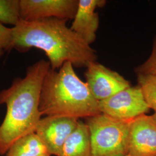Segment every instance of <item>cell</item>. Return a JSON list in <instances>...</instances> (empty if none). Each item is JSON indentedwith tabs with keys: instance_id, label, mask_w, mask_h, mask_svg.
I'll use <instances>...</instances> for the list:
<instances>
[{
	"instance_id": "6",
	"label": "cell",
	"mask_w": 156,
	"mask_h": 156,
	"mask_svg": "<svg viewBox=\"0 0 156 156\" xmlns=\"http://www.w3.org/2000/svg\"><path fill=\"white\" fill-rule=\"evenodd\" d=\"M84 76L90 91L98 102L131 86L120 74L96 61L86 67Z\"/></svg>"
},
{
	"instance_id": "12",
	"label": "cell",
	"mask_w": 156,
	"mask_h": 156,
	"mask_svg": "<svg viewBox=\"0 0 156 156\" xmlns=\"http://www.w3.org/2000/svg\"><path fill=\"white\" fill-rule=\"evenodd\" d=\"M48 153L37 135L28 134L17 140L6 153V156H39Z\"/></svg>"
},
{
	"instance_id": "15",
	"label": "cell",
	"mask_w": 156,
	"mask_h": 156,
	"mask_svg": "<svg viewBox=\"0 0 156 156\" xmlns=\"http://www.w3.org/2000/svg\"><path fill=\"white\" fill-rule=\"evenodd\" d=\"M138 75H150L156 76V37L153 40V44L151 55L144 62L134 69Z\"/></svg>"
},
{
	"instance_id": "10",
	"label": "cell",
	"mask_w": 156,
	"mask_h": 156,
	"mask_svg": "<svg viewBox=\"0 0 156 156\" xmlns=\"http://www.w3.org/2000/svg\"><path fill=\"white\" fill-rule=\"evenodd\" d=\"M105 0H79L71 28L89 45L96 39L99 16L95 9L105 5Z\"/></svg>"
},
{
	"instance_id": "14",
	"label": "cell",
	"mask_w": 156,
	"mask_h": 156,
	"mask_svg": "<svg viewBox=\"0 0 156 156\" xmlns=\"http://www.w3.org/2000/svg\"><path fill=\"white\" fill-rule=\"evenodd\" d=\"M137 80L147 106L156 112V76L138 75Z\"/></svg>"
},
{
	"instance_id": "5",
	"label": "cell",
	"mask_w": 156,
	"mask_h": 156,
	"mask_svg": "<svg viewBox=\"0 0 156 156\" xmlns=\"http://www.w3.org/2000/svg\"><path fill=\"white\" fill-rule=\"evenodd\" d=\"M101 113L119 120H131L150 110L138 85L129 86L98 102Z\"/></svg>"
},
{
	"instance_id": "19",
	"label": "cell",
	"mask_w": 156,
	"mask_h": 156,
	"mask_svg": "<svg viewBox=\"0 0 156 156\" xmlns=\"http://www.w3.org/2000/svg\"></svg>"
},
{
	"instance_id": "4",
	"label": "cell",
	"mask_w": 156,
	"mask_h": 156,
	"mask_svg": "<svg viewBox=\"0 0 156 156\" xmlns=\"http://www.w3.org/2000/svg\"><path fill=\"white\" fill-rule=\"evenodd\" d=\"M131 120L103 113L87 118L92 156H127Z\"/></svg>"
},
{
	"instance_id": "8",
	"label": "cell",
	"mask_w": 156,
	"mask_h": 156,
	"mask_svg": "<svg viewBox=\"0 0 156 156\" xmlns=\"http://www.w3.org/2000/svg\"><path fill=\"white\" fill-rule=\"evenodd\" d=\"M78 0H20L21 20L31 22L49 18H74Z\"/></svg>"
},
{
	"instance_id": "13",
	"label": "cell",
	"mask_w": 156,
	"mask_h": 156,
	"mask_svg": "<svg viewBox=\"0 0 156 156\" xmlns=\"http://www.w3.org/2000/svg\"><path fill=\"white\" fill-rule=\"evenodd\" d=\"M20 20V0H0V23L14 27Z\"/></svg>"
},
{
	"instance_id": "11",
	"label": "cell",
	"mask_w": 156,
	"mask_h": 156,
	"mask_svg": "<svg viewBox=\"0 0 156 156\" xmlns=\"http://www.w3.org/2000/svg\"><path fill=\"white\" fill-rule=\"evenodd\" d=\"M58 156H92L89 130L79 121L78 126L67 138Z\"/></svg>"
},
{
	"instance_id": "3",
	"label": "cell",
	"mask_w": 156,
	"mask_h": 156,
	"mask_svg": "<svg viewBox=\"0 0 156 156\" xmlns=\"http://www.w3.org/2000/svg\"><path fill=\"white\" fill-rule=\"evenodd\" d=\"M42 116L78 119L101 113L98 101L86 82L78 77L74 67L66 62L59 69L51 68L45 76L40 98Z\"/></svg>"
},
{
	"instance_id": "9",
	"label": "cell",
	"mask_w": 156,
	"mask_h": 156,
	"mask_svg": "<svg viewBox=\"0 0 156 156\" xmlns=\"http://www.w3.org/2000/svg\"><path fill=\"white\" fill-rule=\"evenodd\" d=\"M128 156H156V123L146 114L131 120Z\"/></svg>"
},
{
	"instance_id": "17",
	"label": "cell",
	"mask_w": 156,
	"mask_h": 156,
	"mask_svg": "<svg viewBox=\"0 0 156 156\" xmlns=\"http://www.w3.org/2000/svg\"><path fill=\"white\" fill-rule=\"evenodd\" d=\"M151 117L153 119V120H154V122L156 123V112H154V113H153V115H151Z\"/></svg>"
},
{
	"instance_id": "2",
	"label": "cell",
	"mask_w": 156,
	"mask_h": 156,
	"mask_svg": "<svg viewBox=\"0 0 156 156\" xmlns=\"http://www.w3.org/2000/svg\"><path fill=\"white\" fill-rule=\"evenodd\" d=\"M50 68L48 61L35 62L27 68L23 78H15L10 87L0 91V104L6 106L0 126V155L6 154L17 140L35 133L42 119L41 94Z\"/></svg>"
},
{
	"instance_id": "7",
	"label": "cell",
	"mask_w": 156,
	"mask_h": 156,
	"mask_svg": "<svg viewBox=\"0 0 156 156\" xmlns=\"http://www.w3.org/2000/svg\"><path fill=\"white\" fill-rule=\"evenodd\" d=\"M78 123V119L73 117L46 116L40 120L35 133L50 156H58L65 142L76 128Z\"/></svg>"
},
{
	"instance_id": "1",
	"label": "cell",
	"mask_w": 156,
	"mask_h": 156,
	"mask_svg": "<svg viewBox=\"0 0 156 156\" xmlns=\"http://www.w3.org/2000/svg\"><path fill=\"white\" fill-rule=\"evenodd\" d=\"M67 21L57 18L20 20L12 27V49L22 53L33 48L43 50L53 70L59 69L66 62L76 68L87 67L96 61V51L67 26Z\"/></svg>"
},
{
	"instance_id": "18",
	"label": "cell",
	"mask_w": 156,
	"mask_h": 156,
	"mask_svg": "<svg viewBox=\"0 0 156 156\" xmlns=\"http://www.w3.org/2000/svg\"><path fill=\"white\" fill-rule=\"evenodd\" d=\"M50 156V155L49 153H46V154H42V155H41V156Z\"/></svg>"
},
{
	"instance_id": "16",
	"label": "cell",
	"mask_w": 156,
	"mask_h": 156,
	"mask_svg": "<svg viewBox=\"0 0 156 156\" xmlns=\"http://www.w3.org/2000/svg\"><path fill=\"white\" fill-rule=\"evenodd\" d=\"M12 28H8L0 23V58L12 49Z\"/></svg>"
}]
</instances>
